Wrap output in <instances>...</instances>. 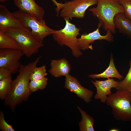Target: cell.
<instances>
[{"label": "cell", "instance_id": "1", "mask_svg": "<svg viewBox=\"0 0 131 131\" xmlns=\"http://www.w3.org/2000/svg\"><path fill=\"white\" fill-rule=\"evenodd\" d=\"M40 57L24 65L21 64L18 71L19 74L13 80L8 93L4 99V105L9 106L14 112L16 106L27 100L31 91L29 88L30 76L31 72L36 67Z\"/></svg>", "mask_w": 131, "mask_h": 131}, {"label": "cell", "instance_id": "2", "mask_svg": "<svg viewBox=\"0 0 131 131\" xmlns=\"http://www.w3.org/2000/svg\"><path fill=\"white\" fill-rule=\"evenodd\" d=\"M97 5L96 7L90 8L89 11L98 20V25L102 26L105 30H109L115 34L116 28L114 18L118 13H124L123 7L119 0H98Z\"/></svg>", "mask_w": 131, "mask_h": 131}, {"label": "cell", "instance_id": "3", "mask_svg": "<svg viewBox=\"0 0 131 131\" xmlns=\"http://www.w3.org/2000/svg\"><path fill=\"white\" fill-rule=\"evenodd\" d=\"M3 31L15 41L24 55L27 57L37 53L44 45L43 41L38 39L30 29L10 28Z\"/></svg>", "mask_w": 131, "mask_h": 131}, {"label": "cell", "instance_id": "4", "mask_svg": "<svg viewBox=\"0 0 131 131\" xmlns=\"http://www.w3.org/2000/svg\"><path fill=\"white\" fill-rule=\"evenodd\" d=\"M106 103L112 108L114 117L118 120L131 121V92L117 90L108 96Z\"/></svg>", "mask_w": 131, "mask_h": 131}, {"label": "cell", "instance_id": "5", "mask_svg": "<svg viewBox=\"0 0 131 131\" xmlns=\"http://www.w3.org/2000/svg\"><path fill=\"white\" fill-rule=\"evenodd\" d=\"M66 25L60 30H55L52 34L54 40L61 46L65 45L72 50L73 56L78 57L82 55L80 49L77 37L79 34L80 28L76 27L70 23L69 20H65Z\"/></svg>", "mask_w": 131, "mask_h": 131}, {"label": "cell", "instance_id": "6", "mask_svg": "<svg viewBox=\"0 0 131 131\" xmlns=\"http://www.w3.org/2000/svg\"><path fill=\"white\" fill-rule=\"evenodd\" d=\"M97 3L98 0H72L63 3L56 1L55 3L57 6V15L61 10L60 16L65 20H69L73 17L83 18L87 9Z\"/></svg>", "mask_w": 131, "mask_h": 131}, {"label": "cell", "instance_id": "7", "mask_svg": "<svg viewBox=\"0 0 131 131\" xmlns=\"http://www.w3.org/2000/svg\"><path fill=\"white\" fill-rule=\"evenodd\" d=\"M13 13L25 28L30 29L35 36L42 41L45 37L52 34L55 31L48 27L44 20L40 21L35 17L19 10Z\"/></svg>", "mask_w": 131, "mask_h": 131}, {"label": "cell", "instance_id": "8", "mask_svg": "<svg viewBox=\"0 0 131 131\" xmlns=\"http://www.w3.org/2000/svg\"><path fill=\"white\" fill-rule=\"evenodd\" d=\"M23 55L20 49H0V67L6 69L11 74L16 73L19 68L20 60Z\"/></svg>", "mask_w": 131, "mask_h": 131}, {"label": "cell", "instance_id": "9", "mask_svg": "<svg viewBox=\"0 0 131 131\" xmlns=\"http://www.w3.org/2000/svg\"><path fill=\"white\" fill-rule=\"evenodd\" d=\"M100 27V26L98 25L97 29L94 31L89 33H84L78 38V45L81 50H85L89 49L93 50L92 45L90 44L96 40H105L110 42L113 41L114 38L111 31L107 30L105 35H101L99 32Z\"/></svg>", "mask_w": 131, "mask_h": 131}, {"label": "cell", "instance_id": "10", "mask_svg": "<svg viewBox=\"0 0 131 131\" xmlns=\"http://www.w3.org/2000/svg\"><path fill=\"white\" fill-rule=\"evenodd\" d=\"M64 87L75 94L86 103L91 101L94 92L82 86L78 80L69 74L65 76Z\"/></svg>", "mask_w": 131, "mask_h": 131}, {"label": "cell", "instance_id": "11", "mask_svg": "<svg viewBox=\"0 0 131 131\" xmlns=\"http://www.w3.org/2000/svg\"><path fill=\"white\" fill-rule=\"evenodd\" d=\"M14 2L20 11L35 17L40 21H44V10L35 0H14Z\"/></svg>", "mask_w": 131, "mask_h": 131}, {"label": "cell", "instance_id": "12", "mask_svg": "<svg viewBox=\"0 0 131 131\" xmlns=\"http://www.w3.org/2000/svg\"><path fill=\"white\" fill-rule=\"evenodd\" d=\"M91 82L96 89L95 98L100 100L101 102L104 103L106 102L108 96L112 94L111 89L115 88L119 81L112 78H109L104 81L95 80Z\"/></svg>", "mask_w": 131, "mask_h": 131}, {"label": "cell", "instance_id": "13", "mask_svg": "<svg viewBox=\"0 0 131 131\" xmlns=\"http://www.w3.org/2000/svg\"><path fill=\"white\" fill-rule=\"evenodd\" d=\"M10 28H25L13 12H10L5 5L0 4V31Z\"/></svg>", "mask_w": 131, "mask_h": 131}, {"label": "cell", "instance_id": "14", "mask_svg": "<svg viewBox=\"0 0 131 131\" xmlns=\"http://www.w3.org/2000/svg\"><path fill=\"white\" fill-rule=\"evenodd\" d=\"M71 70L70 65L66 59H53L51 60L49 72L55 78L66 76L69 74Z\"/></svg>", "mask_w": 131, "mask_h": 131}, {"label": "cell", "instance_id": "15", "mask_svg": "<svg viewBox=\"0 0 131 131\" xmlns=\"http://www.w3.org/2000/svg\"><path fill=\"white\" fill-rule=\"evenodd\" d=\"M114 22L116 28L119 32L131 38V21L123 13L120 12L115 16Z\"/></svg>", "mask_w": 131, "mask_h": 131}, {"label": "cell", "instance_id": "16", "mask_svg": "<svg viewBox=\"0 0 131 131\" xmlns=\"http://www.w3.org/2000/svg\"><path fill=\"white\" fill-rule=\"evenodd\" d=\"M88 77L94 79L103 78H117L121 80L123 77L118 72L114 64V59L112 56H111L109 66L106 70L103 73L99 74H93L89 75Z\"/></svg>", "mask_w": 131, "mask_h": 131}, {"label": "cell", "instance_id": "17", "mask_svg": "<svg viewBox=\"0 0 131 131\" xmlns=\"http://www.w3.org/2000/svg\"><path fill=\"white\" fill-rule=\"evenodd\" d=\"M81 116V120L79 123L80 131H94V126L95 123L94 119L88 114L81 107L77 106Z\"/></svg>", "mask_w": 131, "mask_h": 131}, {"label": "cell", "instance_id": "18", "mask_svg": "<svg viewBox=\"0 0 131 131\" xmlns=\"http://www.w3.org/2000/svg\"><path fill=\"white\" fill-rule=\"evenodd\" d=\"M20 49L15 41L4 32L0 31V49Z\"/></svg>", "mask_w": 131, "mask_h": 131}, {"label": "cell", "instance_id": "19", "mask_svg": "<svg viewBox=\"0 0 131 131\" xmlns=\"http://www.w3.org/2000/svg\"><path fill=\"white\" fill-rule=\"evenodd\" d=\"M13 80L10 76L0 80V98L4 100L10 89Z\"/></svg>", "mask_w": 131, "mask_h": 131}, {"label": "cell", "instance_id": "20", "mask_svg": "<svg viewBox=\"0 0 131 131\" xmlns=\"http://www.w3.org/2000/svg\"><path fill=\"white\" fill-rule=\"evenodd\" d=\"M130 67L128 72L124 79L118 82L115 88L117 90H128L130 91L131 88V61L130 62Z\"/></svg>", "mask_w": 131, "mask_h": 131}, {"label": "cell", "instance_id": "21", "mask_svg": "<svg viewBox=\"0 0 131 131\" xmlns=\"http://www.w3.org/2000/svg\"><path fill=\"white\" fill-rule=\"evenodd\" d=\"M48 79L46 77L41 79L30 80L29 88L31 92L44 89L47 85Z\"/></svg>", "mask_w": 131, "mask_h": 131}, {"label": "cell", "instance_id": "22", "mask_svg": "<svg viewBox=\"0 0 131 131\" xmlns=\"http://www.w3.org/2000/svg\"><path fill=\"white\" fill-rule=\"evenodd\" d=\"M47 74L45 65L38 67L36 66L33 69L31 73L30 76V81L41 79L46 77Z\"/></svg>", "mask_w": 131, "mask_h": 131}, {"label": "cell", "instance_id": "23", "mask_svg": "<svg viewBox=\"0 0 131 131\" xmlns=\"http://www.w3.org/2000/svg\"><path fill=\"white\" fill-rule=\"evenodd\" d=\"M0 129L2 131H14L12 126L6 121L3 111L0 112Z\"/></svg>", "mask_w": 131, "mask_h": 131}, {"label": "cell", "instance_id": "24", "mask_svg": "<svg viewBox=\"0 0 131 131\" xmlns=\"http://www.w3.org/2000/svg\"><path fill=\"white\" fill-rule=\"evenodd\" d=\"M119 1L124 9L125 16L131 21V0H119Z\"/></svg>", "mask_w": 131, "mask_h": 131}, {"label": "cell", "instance_id": "25", "mask_svg": "<svg viewBox=\"0 0 131 131\" xmlns=\"http://www.w3.org/2000/svg\"><path fill=\"white\" fill-rule=\"evenodd\" d=\"M11 73L5 68L0 67V80L11 76Z\"/></svg>", "mask_w": 131, "mask_h": 131}, {"label": "cell", "instance_id": "26", "mask_svg": "<svg viewBox=\"0 0 131 131\" xmlns=\"http://www.w3.org/2000/svg\"><path fill=\"white\" fill-rule=\"evenodd\" d=\"M9 0H0V1L1 2H5Z\"/></svg>", "mask_w": 131, "mask_h": 131}, {"label": "cell", "instance_id": "27", "mask_svg": "<svg viewBox=\"0 0 131 131\" xmlns=\"http://www.w3.org/2000/svg\"><path fill=\"white\" fill-rule=\"evenodd\" d=\"M110 131H118V130L116 129H112Z\"/></svg>", "mask_w": 131, "mask_h": 131}, {"label": "cell", "instance_id": "28", "mask_svg": "<svg viewBox=\"0 0 131 131\" xmlns=\"http://www.w3.org/2000/svg\"><path fill=\"white\" fill-rule=\"evenodd\" d=\"M130 92H131V89H130Z\"/></svg>", "mask_w": 131, "mask_h": 131}]
</instances>
